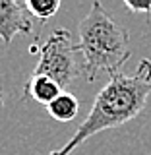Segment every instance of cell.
I'll return each mask as SVG.
<instances>
[{"instance_id": "obj_4", "label": "cell", "mask_w": 151, "mask_h": 155, "mask_svg": "<svg viewBox=\"0 0 151 155\" xmlns=\"http://www.w3.org/2000/svg\"><path fill=\"white\" fill-rule=\"evenodd\" d=\"M33 31V23L25 8V2L18 0H0V39L4 45H10L12 39L23 33L29 35Z\"/></svg>"}, {"instance_id": "obj_6", "label": "cell", "mask_w": 151, "mask_h": 155, "mask_svg": "<svg viewBox=\"0 0 151 155\" xmlns=\"http://www.w3.org/2000/svg\"><path fill=\"white\" fill-rule=\"evenodd\" d=\"M77 109H80L77 99L72 93H68V91H62V93L47 107L48 114L54 120H58V122H70V120H74V116L77 114Z\"/></svg>"}, {"instance_id": "obj_7", "label": "cell", "mask_w": 151, "mask_h": 155, "mask_svg": "<svg viewBox=\"0 0 151 155\" xmlns=\"http://www.w3.org/2000/svg\"><path fill=\"white\" fill-rule=\"evenodd\" d=\"M25 8L31 16L39 18L41 21H47L48 18H52L60 8V0H27Z\"/></svg>"}, {"instance_id": "obj_8", "label": "cell", "mask_w": 151, "mask_h": 155, "mask_svg": "<svg viewBox=\"0 0 151 155\" xmlns=\"http://www.w3.org/2000/svg\"><path fill=\"white\" fill-rule=\"evenodd\" d=\"M124 4L132 10V12H142V14H145V16L151 14V0H147V2H132V0H124Z\"/></svg>"}, {"instance_id": "obj_3", "label": "cell", "mask_w": 151, "mask_h": 155, "mask_svg": "<svg viewBox=\"0 0 151 155\" xmlns=\"http://www.w3.org/2000/svg\"><path fill=\"white\" fill-rule=\"evenodd\" d=\"M39 51V62L33 70L35 76H47L54 80L62 89H66L77 76L76 64V45L72 41V33L68 29H56L51 37L37 48L31 47V52Z\"/></svg>"}, {"instance_id": "obj_9", "label": "cell", "mask_w": 151, "mask_h": 155, "mask_svg": "<svg viewBox=\"0 0 151 155\" xmlns=\"http://www.w3.org/2000/svg\"><path fill=\"white\" fill-rule=\"evenodd\" d=\"M2 103H4V97H2V93H0V109H2Z\"/></svg>"}, {"instance_id": "obj_2", "label": "cell", "mask_w": 151, "mask_h": 155, "mask_svg": "<svg viewBox=\"0 0 151 155\" xmlns=\"http://www.w3.org/2000/svg\"><path fill=\"white\" fill-rule=\"evenodd\" d=\"M80 43L76 51L84 54L85 80L95 81L101 72L114 76L130 58V35L118 25L99 2H93L89 14L77 25Z\"/></svg>"}, {"instance_id": "obj_5", "label": "cell", "mask_w": 151, "mask_h": 155, "mask_svg": "<svg viewBox=\"0 0 151 155\" xmlns=\"http://www.w3.org/2000/svg\"><path fill=\"white\" fill-rule=\"evenodd\" d=\"M62 91L64 89H62L54 80H51V78H47V76L31 74V78H29L27 84H25V93H23V97H31L33 101L48 107Z\"/></svg>"}, {"instance_id": "obj_1", "label": "cell", "mask_w": 151, "mask_h": 155, "mask_svg": "<svg viewBox=\"0 0 151 155\" xmlns=\"http://www.w3.org/2000/svg\"><path fill=\"white\" fill-rule=\"evenodd\" d=\"M151 93V60L143 58L134 76L122 72L110 76L101 93H97L85 120L77 126L72 140L60 149H54L48 155H70L77 145H81L91 136L109 128H118L128 120L136 118L143 110L145 101Z\"/></svg>"}]
</instances>
